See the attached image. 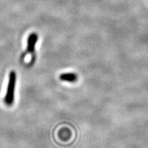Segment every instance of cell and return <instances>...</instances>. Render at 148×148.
I'll list each match as a JSON object with an SVG mask.
<instances>
[{
  "label": "cell",
  "mask_w": 148,
  "mask_h": 148,
  "mask_svg": "<svg viewBox=\"0 0 148 148\" xmlns=\"http://www.w3.org/2000/svg\"><path fill=\"white\" fill-rule=\"evenodd\" d=\"M16 82V73L14 71H11L9 73L8 83L7 86V90L3 99L5 104L8 106H11L14 101V91Z\"/></svg>",
  "instance_id": "6da1fadb"
},
{
  "label": "cell",
  "mask_w": 148,
  "mask_h": 148,
  "mask_svg": "<svg viewBox=\"0 0 148 148\" xmlns=\"http://www.w3.org/2000/svg\"><path fill=\"white\" fill-rule=\"evenodd\" d=\"M37 40H38V35L36 33H32V34L29 35L28 38H27V53L34 54L35 46H36Z\"/></svg>",
  "instance_id": "7a4b0ae2"
},
{
  "label": "cell",
  "mask_w": 148,
  "mask_h": 148,
  "mask_svg": "<svg viewBox=\"0 0 148 148\" xmlns=\"http://www.w3.org/2000/svg\"><path fill=\"white\" fill-rule=\"evenodd\" d=\"M59 79L64 82L74 83L77 80L78 77L76 74L74 73H64L59 75Z\"/></svg>",
  "instance_id": "3957f363"
}]
</instances>
